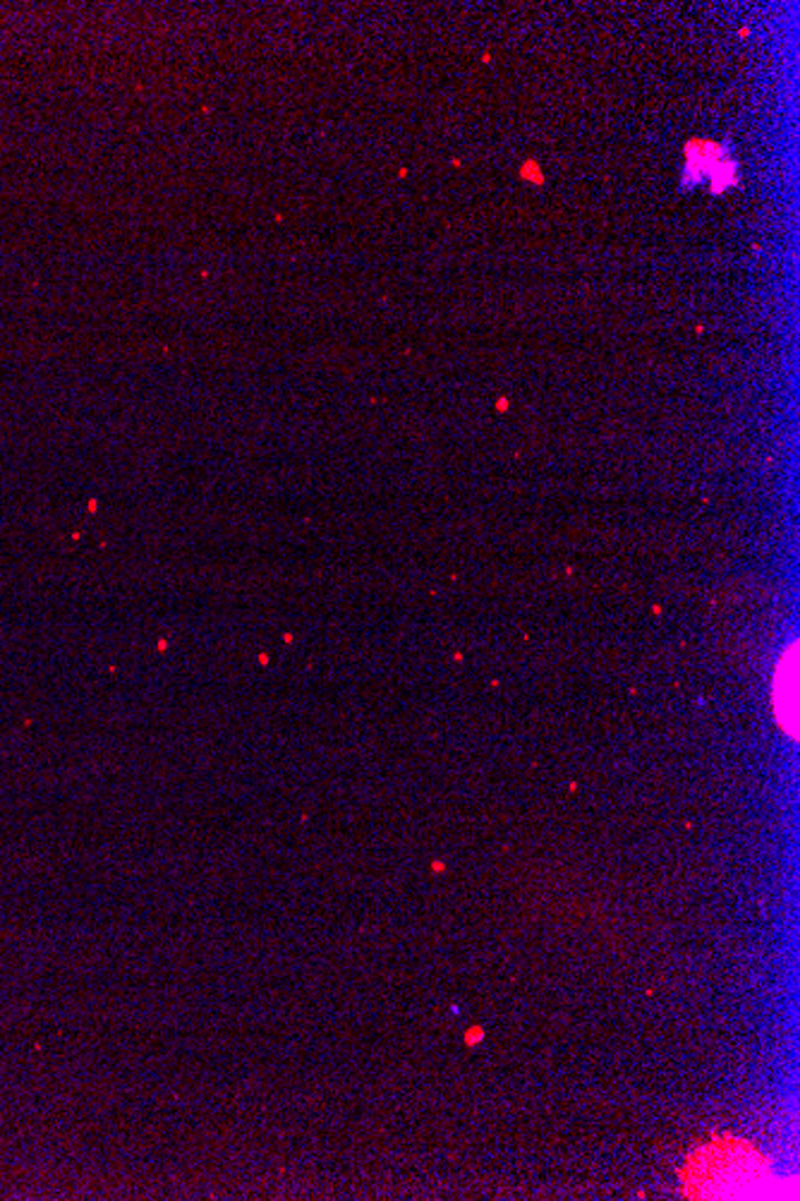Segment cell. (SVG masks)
<instances>
[{
	"label": "cell",
	"instance_id": "1",
	"mask_svg": "<svg viewBox=\"0 0 800 1201\" xmlns=\"http://www.w3.org/2000/svg\"><path fill=\"white\" fill-rule=\"evenodd\" d=\"M770 1178V1163L739 1136H716L695 1149L681 1173L687 1199H745Z\"/></svg>",
	"mask_w": 800,
	"mask_h": 1201
},
{
	"label": "cell",
	"instance_id": "2",
	"mask_svg": "<svg viewBox=\"0 0 800 1201\" xmlns=\"http://www.w3.org/2000/svg\"><path fill=\"white\" fill-rule=\"evenodd\" d=\"M774 710L783 732L798 736V645L793 643L789 657L783 653L774 674Z\"/></svg>",
	"mask_w": 800,
	"mask_h": 1201
},
{
	"label": "cell",
	"instance_id": "3",
	"mask_svg": "<svg viewBox=\"0 0 800 1201\" xmlns=\"http://www.w3.org/2000/svg\"><path fill=\"white\" fill-rule=\"evenodd\" d=\"M685 156H687L685 180L697 183L702 178V173H710L712 180H719L716 187H714V193H722L724 187L735 183L733 162L724 159V152L719 149L714 141H708V139L687 141Z\"/></svg>",
	"mask_w": 800,
	"mask_h": 1201
},
{
	"label": "cell",
	"instance_id": "4",
	"mask_svg": "<svg viewBox=\"0 0 800 1201\" xmlns=\"http://www.w3.org/2000/svg\"><path fill=\"white\" fill-rule=\"evenodd\" d=\"M520 176H523L525 180H530V183H537V185H542V170H539L537 162H527V164H525V166L520 168Z\"/></svg>",
	"mask_w": 800,
	"mask_h": 1201
}]
</instances>
